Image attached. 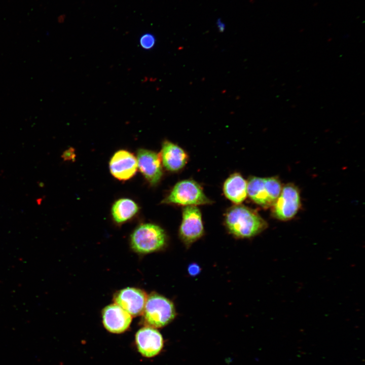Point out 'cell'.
Instances as JSON below:
<instances>
[{
    "instance_id": "7c38bea8",
    "label": "cell",
    "mask_w": 365,
    "mask_h": 365,
    "mask_svg": "<svg viewBox=\"0 0 365 365\" xmlns=\"http://www.w3.org/2000/svg\"><path fill=\"white\" fill-rule=\"evenodd\" d=\"M102 322L105 328L113 333H121L130 326L132 316L116 304L105 307L102 313Z\"/></svg>"
},
{
    "instance_id": "30bf717a",
    "label": "cell",
    "mask_w": 365,
    "mask_h": 365,
    "mask_svg": "<svg viewBox=\"0 0 365 365\" xmlns=\"http://www.w3.org/2000/svg\"><path fill=\"white\" fill-rule=\"evenodd\" d=\"M137 167L136 158L126 150H121L116 152L110 162L111 174L120 180L132 178L136 173Z\"/></svg>"
},
{
    "instance_id": "6da1fadb",
    "label": "cell",
    "mask_w": 365,
    "mask_h": 365,
    "mask_svg": "<svg viewBox=\"0 0 365 365\" xmlns=\"http://www.w3.org/2000/svg\"><path fill=\"white\" fill-rule=\"evenodd\" d=\"M225 224L232 235L240 238L252 237L268 227L267 223L256 210L240 204L227 210Z\"/></svg>"
},
{
    "instance_id": "8992f818",
    "label": "cell",
    "mask_w": 365,
    "mask_h": 365,
    "mask_svg": "<svg viewBox=\"0 0 365 365\" xmlns=\"http://www.w3.org/2000/svg\"><path fill=\"white\" fill-rule=\"evenodd\" d=\"M272 207V215L276 219L285 221L293 218L301 207L298 188L292 184L285 185Z\"/></svg>"
},
{
    "instance_id": "e0dca14e",
    "label": "cell",
    "mask_w": 365,
    "mask_h": 365,
    "mask_svg": "<svg viewBox=\"0 0 365 365\" xmlns=\"http://www.w3.org/2000/svg\"><path fill=\"white\" fill-rule=\"evenodd\" d=\"M62 158L64 161L73 160L75 158V154L74 150L72 148L65 150L61 156Z\"/></svg>"
},
{
    "instance_id": "ba28073f",
    "label": "cell",
    "mask_w": 365,
    "mask_h": 365,
    "mask_svg": "<svg viewBox=\"0 0 365 365\" xmlns=\"http://www.w3.org/2000/svg\"><path fill=\"white\" fill-rule=\"evenodd\" d=\"M137 167L152 185H157L163 175L160 155L154 151L140 149L137 154Z\"/></svg>"
},
{
    "instance_id": "5b68a950",
    "label": "cell",
    "mask_w": 365,
    "mask_h": 365,
    "mask_svg": "<svg viewBox=\"0 0 365 365\" xmlns=\"http://www.w3.org/2000/svg\"><path fill=\"white\" fill-rule=\"evenodd\" d=\"M247 194L256 204L263 207L272 206L281 191V185L276 176L263 178L252 176L247 181Z\"/></svg>"
},
{
    "instance_id": "d6986e66",
    "label": "cell",
    "mask_w": 365,
    "mask_h": 365,
    "mask_svg": "<svg viewBox=\"0 0 365 365\" xmlns=\"http://www.w3.org/2000/svg\"><path fill=\"white\" fill-rule=\"evenodd\" d=\"M217 28L220 32H223L225 29L226 25L222 22L220 18L218 19L216 21Z\"/></svg>"
},
{
    "instance_id": "9a60e30c",
    "label": "cell",
    "mask_w": 365,
    "mask_h": 365,
    "mask_svg": "<svg viewBox=\"0 0 365 365\" xmlns=\"http://www.w3.org/2000/svg\"><path fill=\"white\" fill-rule=\"evenodd\" d=\"M138 210L137 204L128 198L120 199L112 208V215L117 223H122L132 218Z\"/></svg>"
},
{
    "instance_id": "5bb4252c",
    "label": "cell",
    "mask_w": 365,
    "mask_h": 365,
    "mask_svg": "<svg viewBox=\"0 0 365 365\" xmlns=\"http://www.w3.org/2000/svg\"><path fill=\"white\" fill-rule=\"evenodd\" d=\"M247 181L238 173L231 174L225 180L223 191L225 196L236 204L242 203L246 198Z\"/></svg>"
},
{
    "instance_id": "3957f363",
    "label": "cell",
    "mask_w": 365,
    "mask_h": 365,
    "mask_svg": "<svg viewBox=\"0 0 365 365\" xmlns=\"http://www.w3.org/2000/svg\"><path fill=\"white\" fill-rule=\"evenodd\" d=\"M142 313L147 326L155 328L168 324L174 318L176 314L173 303L155 293L147 297Z\"/></svg>"
},
{
    "instance_id": "4fadbf2b",
    "label": "cell",
    "mask_w": 365,
    "mask_h": 365,
    "mask_svg": "<svg viewBox=\"0 0 365 365\" xmlns=\"http://www.w3.org/2000/svg\"><path fill=\"white\" fill-rule=\"evenodd\" d=\"M159 155L164 168L172 172L181 170L188 160V154L184 150L168 140L163 142Z\"/></svg>"
},
{
    "instance_id": "277c9868",
    "label": "cell",
    "mask_w": 365,
    "mask_h": 365,
    "mask_svg": "<svg viewBox=\"0 0 365 365\" xmlns=\"http://www.w3.org/2000/svg\"><path fill=\"white\" fill-rule=\"evenodd\" d=\"M162 202L187 206L208 204L211 201L198 183L192 179H185L174 185Z\"/></svg>"
},
{
    "instance_id": "7a4b0ae2",
    "label": "cell",
    "mask_w": 365,
    "mask_h": 365,
    "mask_svg": "<svg viewBox=\"0 0 365 365\" xmlns=\"http://www.w3.org/2000/svg\"><path fill=\"white\" fill-rule=\"evenodd\" d=\"M166 235L160 226L151 223L138 226L131 235V245L136 252L148 253L161 249L166 244Z\"/></svg>"
},
{
    "instance_id": "8fae6325",
    "label": "cell",
    "mask_w": 365,
    "mask_h": 365,
    "mask_svg": "<svg viewBox=\"0 0 365 365\" xmlns=\"http://www.w3.org/2000/svg\"><path fill=\"white\" fill-rule=\"evenodd\" d=\"M135 342L138 351L147 357L158 354L163 346L161 334L154 327L148 326L138 331L135 335Z\"/></svg>"
},
{
    "instance_id": "ac0fdd59",
    "label": "cell",
    "mask_w": 365,
    "mask_h": 365,
    "mask_svg": "<svg viewBox=\"0 0 365 365\" xmlns=\"http://www.w3.org/2000/svg\"><path fill=\"white\" fill-rule=\"evenodd\" d=\"M200 271V268L196 264H191L188 267V272L191 276L198 275Z\"/></svg>"
},
{
    "instance_id": "52a82bcc",
    "label": "cell",
    "mask_w": 365,
    "mask_h": 365,
    "mask_svg": "<svg viewBox=\"0 0 365 365\" xmlns=\"http://www.w3.org/2000/svg\"><path fill=\"white\" fill-rule=\"evenodd\" d=\"M204 233L202 215L196 206H185L179 229V237L187 246L200 238Z\"/></svg>"
},
{
    "instance_id": "2e32d148",
    "label": "cell",
    "mask_w": 365,
    "mask_h": 365,
    "mask_svg": "<svg viewBox=\"0 0 365 365\" xmlns=\"http://www.w3.org/2000/svg\"><path fill=\"white\" fill-rule=\"evenodd\" d=\"M156 42L155 36L152 33L147 32L141 35L139 39V44L141 47L144 50L153 49Z\"/></svg>"
},
{
    "instance_id": "9c48e42d",
    "label": "cell",
    "mask_w": 365,
    "mask_h": 365,
    "mask_svg": "<svg viewBox=\"0 0 365 365\" xmlns=\"http://www.w3.org/2000/svg\"><path fill=\"white\" fill-rule=\"evenodd\" d=\"M147 295L142 290L127 287L120 290L114 297V302L131 316H136L143 313Z\"/></svg>"
}]
</instances>
